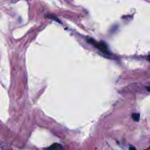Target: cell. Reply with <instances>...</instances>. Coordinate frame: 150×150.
Returning <instances> with one entry per match:
<instances>
[{
	"label": "cell",
	"instance_id": "3957f363",
	"mask_svg": "<svg viewBox=\"0 0 150 150\" xmlns=\"http://www.w3.org/2000/svg\"><path fill=\"white\" fill-rule=\"evenodd\" d=\"M132 118L135 121H138L140 120V116L138 113H133L132 114Z\"/></svg>",
	"mask_w": 150,
	"mask_h": 150
},
{
	"label": "cell",
	"instance_id": "7a4b0ae2",
	"mask_svg": "<svg viewBox=\"0 0 150 150\" xmlns=\"http://www.w3.org/2000/svg\"><path fill=\"white\" fill-rule=\"evenodd\" d=\"M62 145L59 143H54L52 144L49 147L46 148L45 150H62Z\"/></svg>",
	"mask_w": 150,
	"mask_h": 150
},
{
	"label": "cell",
	"instance_id": "6da1fadb",
	"mask_svg": "<svg viewBox=\"0 0 150 150\" xmlns=\"http://www.w3.org/2000/svg\"><path fill=\"white\" fill-rule=\"evenodd\" d=\"M88 42L94 46L95 48L98 49L99 50H100V51H102V52L105 53V54H108V53H109L107 46V45H105V43L98 42L95 40H94L93 39H91V38H89V39H88Z\"/></svg>",
	"mask_w": 150,
	"mask_h": 150
},
{
	"label": "cell",
	"instance_id": "277c9868",
	"mask_svg": "<svg viewBox=\"0 0 150 150\" xmlns=\"http://www.w3.org/2000/svg\"><path fill=\"white\" fill-rule=\"evenodd\" d=\"M55 16H50V15H49V16H48L49 18H51V19H55V21H56V22H60V21H59V19H58V18H56V17H54Z\"/></svg>",
	"mask_w": 150,
	"mask_h": 150
},
{
	"label": "cell",
	"instance_id": "5b68a950",
	"mask_svg": "<svg viewBox=\"0 0 150 150\" xmlns=\"http://www.w3.org/2000/svg\"><path fill=\"white\" fill-rule=\"evenodd\" d=\"M130 150H135V149L134 147H130Z\"/></svg>",
	"mask_w": 150,
	"mask_h": 150
}]
</instances>
